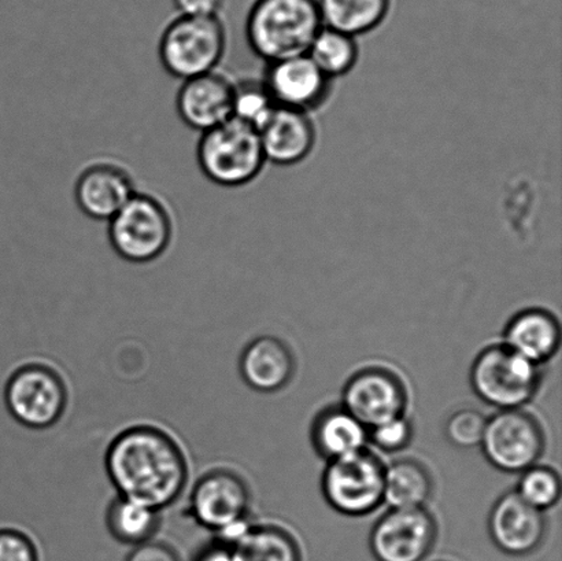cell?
<instances>
[{"label": "cell", "instance_id": "1", "mask_svg": "<svg viewBox=\"0 0 562 561\" xmlns=\"http://www.w3.org/2000/svg\"><path fill=\"white\" fill-rule=\"evenodd\" d=\"M104 467L119 496L161 510L178 502L189 482L183 449L153 426L126 428L109 445Z\"/></svg>", "mask_w": 562, "mask_h": 561}, {"label": "cell", "instance_id": "2", "mask_svg": "<svg viewBox=\"0 0 562 561\" xmlns=\"http://www.w3.org/2000/svg\"><path fill=\"white\" fill-rule=\"evenodd\" d=\"M323 27L318 0H256L245 30L251 52L272 64L307 55Z\"/></svg>", "mask_w": 562, "mask_h": 561}, {"label": "cell", "instance_id": "3", "mask_svg": "<svg viewBox=\"0 0 562 561\" xmlns=\"http://www.w3.org/2000/svg\"><path fill=\"white\" fill-rule=\"evenodd\" d=\"M196 158L202 173L227 189L252 183L268 164L260 132L234 117L201 134Z\"/></svg>", "mask_w": 562, "mask_h": 561}, {"label": "cell", "instance_id": "4", "mask_svg": "<svg viewBox=\"0 0 562 561\" xmlns=\"http://www.w3.org/2000/svg\"><path fill=\"white\" fill-rule=\"evenodd\" d=\"M227 44L222 16L178 15L159 38V60L170 76L184 81L217 70Z\"/></svg>", "mask_w": 562, "mask_h": 561}, {"label": "cell", "instance_id": "5", "mask_svg": "<svg viewBox=\"0 0 562 561\" xmlns=\"http://www.w3.org/2000/svg\"><path fill=\"white\" fill-rule=\"evenodd\" d=\"M172 213L161 198L136 191L109 222V240L115 255L132 263L161 258L172 245Z\"/></svg>", "mask_w": 562, "mask_h": 561}, {"label": "cell", "instance_id": "6", "mask_svg": "<svg viewBox=\"0 0 562 561\" xmlns=\"http://www.w3.org/2000/svg\"><path fill=\"white\" fill-rule=\"evenodd\" d=\"M541 382V367L505 345L488 346L471 368L473 392L499 411L521 409L536 397Z\"/></svg>", "mask_w": 562, "mask_h": 561}, {"label": "cell", "instance_id": "7", "mask_svg": "<svg viewBox=\"0 0 562 561\" xmlns=\"http://www.w3.org/2000/svg\"><path fill=\"white\" fill-rule=\"evenodd\" d=\"M250 487L235 471L218 469L206 472L192 487L189 514L218 540H228L249 524Z\"/></svg>", "mask_w": 562, "mask_h": 561}, {"label": "cell", "instance_id": "8", "mask_svg": "<svg viewBox=\"0 0 562 561\" xmlns=\"http://www.w3.org/2000/svg\"><path fill=\"white\" fill-rule=\"evenodd\" d=\"M384 464L369 449L330 460L322 478L324 497L341 515L372 514L384 502Z\"/></svg>", "mask_w": 562, "mask_h": 561}, {"label": "cell", "instance_id": "9", "mask_svg": "<svg viewBox=\"0 0 562 561\" xmlns=\"http://www.w3.org/2000/svg\"><path fill=\"white\" fill-rule=\"evenodd\" d=\"M4 404L21 426L46 430L64 416L68 406V389L53 368L26 364L20 367L5 383Z\"/></svg>", "mask_w": 562, "mask_h": 561}, {"label": "cell", "instance_id": "10", "mask_svg": "<svg viewBox=\"0 0 562 561\" xmlns=\"http://www.w3.org/2000/svg\"><path fill=\"white\" fill-rule=\"evenodd\" d=\"M481 448L495 469L521 474L541 459L544 434L536 417L527 412L499 411L487 419Z\"/></svg>", "mask_w": 562, "mask_h": 561}, {"label": "cell", "instance_id": "11", "mask_svg": "<svg viewBox=\"0 0 562 561\" xmlns=\"http://www.w3.org/2000/svg\"><path fill=\"white\" fill-rule=\"evenodd\" d=\"M437 535V520L426 508L390 509L374 524L369 543L378 561H423Z\"/></svg>", "mask_w": 562, "mask_h": 561}, {"label": "cell", "instance_id": "12", "mask_svg": "<svg viewBox=\"0 0 562 561\" xmlns=\"http://www.w3.org/2000/svg\"><path fill=\"white\" fill-rule=\"evenodd\" d=\"M341 406L371 430L406 415L407 392L395 373L384 368H366L345 384Z\"/></svg>", "mask_w": 562, "mask_h": 561}, {"label": "cell", "instance_id": "13", "mask_svg": "<svg viewBox=\"0 0 562 561\" xmlns=\"http://www.w3.org/2000/svg\"><path fill=\"white\" fill-rule=\"evenodd\" d=\"M262 81L278 106L308 114L323 108L334 90V81L307 55L267 64Z\"/></svg>", "mask_w": 562, "mask_h": 561}, {"label": "cell", "instance_id": "14", "mask_svg": "<svg viewBox=\"0 0 562 561\" xmlns=\"http://www.w3.org/2000/svg\"><path fill=\"white\" fill-rule=\"evenodd\" d=\"M134 176L112 159H97L77 176L75 200L87 217L110 222L136 194Z\"/></svg>", "mask_w": 562, "mask_h": 561}, {"label": "cell", "instance_id": "15", "mask_svg": "<svg viewBox=\"0 0 562 561\" xmlns=\"http://www.w3.org/2000/svg\"><path fill=\"white\" fill-rule=\"evenodd\" d=\"M235 81L222 71L192 77L181 82L176 110L191 130L211 131L234 117Z\"/></svg>", "mask_w": 562, "mask_h": 561}, {"label": "cell", "instance_id": "16", "mask_svg": "<svg viewBox=\"0 0 562 561\" xmlns=\"http://www.w3.org/2000/svg\"><path fill=\"white\" fill-rule=\"evenodd\" d=\"M488 531L495 547L510 557H527L542 546L548 526L543 513L519 497L505 493L488 516Z\"/></svg>", "mask_w": 562, "mask_h": 561}, {"label": "cell", "instance_id": "17", "mask_svg": "<svg viewBox=\"0 0 562 561\" xmlns=\"http://www.w3.org/2000/svg\"><path fill=\"white\" fill-rule=\"evenodd\" d=\"M258 132L267 162L278 167H294L305 161L317 143L312 115L283 106L274 108Z\"/></svg>", "mask_w": 562, "mask_h": 561}, {"label": "cell", "instance_id": "18", "mask_svg": "<svg viewBox=\"0 0 562 561\" xmlns=\"http://www.w3.org/2000/svg\"><path fill=\"white\" fill-rule=\"evenodd\" d=\"M239 368L247 386L260 393H274L291 382L295 360L283 340L266 335L246 346Z\"/></svg>", "mask_w": 562, "mask_h": 561}, {"label": "cell", "instance_id": "19", "mask_svg": "<svg viewBox=\"0 0 562 561\" xmlns=\"http://www.w3.org/2000/svg\"><path fill=\"white\" fill-rule=\"evenodd\" d=\"M503 345L542 367L560 349V323L552 313L539 307L521 311L506 326Z\"/></svg>", "mask_w": 562, "mask_h": 561}, {"label": "cell", "instance_id": "20", "mask_svg": "<svg viewBox=\"0 0 562 561\" xmlns=\"http://www.w3.org/2000/svg\"><path fill=\"white\" fill-rule=\"evenodd\" d=\"M312 442L324 459L336 460L367 449L369 430L344 406H329L313 422Z\"/></svg>", "mask_w": 562, "mask_h": 561}, {"label": "cell", "instance_id": "21", "mask_svg": "<svg viewBox=\"0 0 562 561\" xmlns=\"http://www.w3.org/2000/svg\"><path fill=\"white\" fill-rule=\"evenodd\" d=\"M432 494L431 472L420 461L402 459L385 467L383 503L391 509L426 508Z\"/></svg>", "mask_w": 562, "mask_h": 561}, {"label": "cell", "instance_id": "22", "mask_svg": "<svg viewBox=\"0 0 562 561\" xmlns=\"http://www.w3.org/2000/svg\"><path fill=\"white\" fill-rule=\"evenodd\" d=\"M325 27L352 37L378 30L387 19L391 0H318Z\"/></svg>", "mask_w": 562, "mask_h": 561}, {"label": "cell", "instance_id": "23", "mask_svg": "<svg viewBox=\"0 0 562 561\" xmlns=\"http://www.w3.org/2000/svg\"><path fill=\"white\" fill-rule=\"evenodd\" d=\"M161 526V510L117 496L109 504L106 527L115 541L137 547L151 541Z\"/></svg>", "mask_w": 562, "mask_h": 561}, {"label": "cell", "instance_id": "24", "mask_svg": "<svg viewBox=\"0 0 562 561\" xmlns=\"http://www.w3.org/2000/svg\"><path fill=\"white\" fill-rule=\"evenodd\" d=\"M231 547L238 561H301L294 537L277 526L251 524Z\"/></svg>", "mask_w": 562, "mask_h": 561}, {"label": "cell", "instance_id": "25", "mask_svg": "<svg viewBox=\"0 0 562 561\" xmlns=\"http://www.w3.org/2000/svg\"><path fill=\"white\" fill-rule=\"evenodd\" d=\"M307 57L328 79L335 81L356 68L360 46L356 37L324 26L308 48Z\"/></svg>", "mask_w": 562, "mask_h": 561}, {"label": "cell", "instance_id": "26", "mask_svg": "<svg viewBox=\"0 0 562 561\" xmlns=\"http://www.w3.org/2000/svg\"><path fill=\"white\" fill-rule=\"evenodd\" d=\"M277 106L262 79L235 81L234 119L260 130Z\"/></svg>", "mask_w": 562, "mask_h": 561}, {"label": "cell", "instance_id": "27", "mask_svg": "<svg viewBox=\"0 0 562 561\" xmlns=\"http://www.w3.org/2000/svg\"><path fill=\"white\" fill-rule=\"evenodd\" d=\"M516 493L519 494L522 502L544 513L560 502V476L550 467L533 465L521 472Z\"/></svg>", "mask_w": 562, "mask_h": 561}, {"label": "cell", "instance_id": "28", "mask_svg": "<svg viewBox=\"0 0 562 561\" xmlns=\"http://www.w3.org/2000/svg\"><path fill=\"white\" fill-rule=\"evenodd\" d=\"M487 417L475 409H461L446 422V437L457 448L471 449L481 447Z\"/></svg>", "mask_w": 562, "mask_h": 561}, {"label": "cell", "instance_id": "29", "mask_svg": "<svg viewBox=\"0 0 562 561\" xmlns=\"http://www.w3.org/2000/svg\"><path fill=\"white\" fill-rule=\"evenodd\" d=\"M413 438L412 422L406 415L383 423L369 430V441L385 453H395L409 447Z\"/></svg>", "mask_w": 562, "mask_h": 561}, {"label": "cell", "instance_id": "30", "mask_svg": "<svg viewBox=\"0 0 562 561\" xmlns=\"http://www.w3.org/2000/svg\"><path fill=\"white\" fill-rule=\"evenodd\" d=\"M0 561H38L35 542L24 531L0 529Z\"/></svg>", "mask_w": 562, "mask_h": 561}, {"label": "cell", "instance_id": "31", "mask_svg": "<svg viewBox=\"0 0 562 561\" xmlns=\"http://www.w3.org/2000/svg\"><path fill=\"white\" fill-rule=\"evenodd\" d=\"M125 561H181L179 554L167 543L148 541L134 547Z\"/></svg>", "mask_w": 562, "mask_h": 561}, {"label": "cell", "instance_id": "32", "mask_svg": "<svg viewBox=\"0 0 562 561\" xmlns=\"http://www.w3.org/2000/svg\"><path fill=\"white\" fill-rule=\"evenodd\" d=\"M179 15L187 16H220L225 0H173Z\"/></svg>", "mask_w": 562, "mask_h": 561}, {"label": "cell", "instance_id": "33", "mask_svg": "<svg viewBox=\"0 0 562 561\" xmlns=\"http://www.w3.org/2000/svg\"><path fill=\"white\" fill-rule=\"evenodd\" d=\"M194 561H238L233 547L223 541L214 540L196 553Z\"/></svg>", "mask_w": 562, "mask_h": 561}]
</instances>
